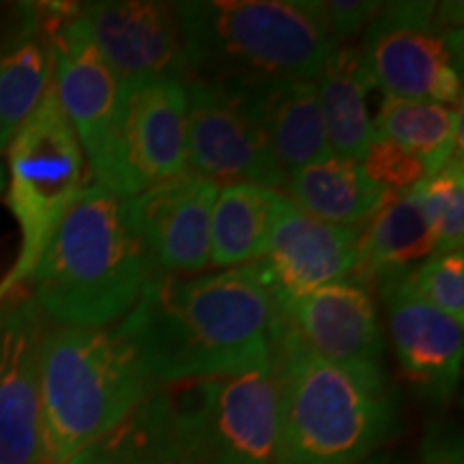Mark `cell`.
<instances>
[{
  "label": "cell",
  "instance_id": "cell-1",
  "mask_svg": "<svg viewBox=\"0 0 464 464\" xmlns=\"http://www.w3.org/2000/svg\"><path fill=\"white\" fill-rule=\"evenodd\" d=\"M276 301L256 260L207 276H153L116 327L158 385L228 374L271 355Z\"/></svg>",
  "mask_w": 464,
  "mask_h": 464
},
{
  "label": "cell",
  "instance_id": "cell-2",
  "mask_svg": "<svg viewBox=\"0 0 464 464\" xmlns=\"http://www.w3.org/2000/svg\"><path fill=\"white\" fill-rule=\"evenodd\" d=\"M271 362L277 381L271 464H359L402 426L400 393L382 365L329 362L277 314Z\"/></svg>",
  "mask_w": 464,
  "mask_h": 464
},
{
  "label": "cell",
  "instance_id": "cell-3",
  "mask_svg": "<svg viewBox=\"0 0 464 464\" xmlns=\"http://www.w3.org/2000/svg\"><path fill=\"white\" fill-rule=\"evenodd\" d=\"M153 277L125 198L86 183L56 226L28 284L44 316L61 327H110Z\"/></svg>",
  "mask_w": 464,
  "mask_h": 464
},
{
  "label": "cell",
  "instance_id": "cell-4",
  "mask_svg": "<svg viewBox=\"0 0 464 464\" xmlns=\"http://www.w3.org/2000/svg\"><path fill=\"white\" fill-rule=\"evenodd\" d=\"M183 37L185 82L254 86L314 80L338 44L307 0L174 3Z\"/></svg>",
  "mask_w": 464,
  "mask_h": 464
},
{
  "label": "cell",
  "instance_id": "cell-5",
  "mask_svg": "<svg viewBox=\"0 0 464 464\" xmlns=\"http://www.w3.org/2000/svg\"><path fill=\"white\" fill-rule=\"evenodd\" d=\"M158 390L119 327L48 329L39 351L42 464H65Z\"/></svg>",
  "mask_w": 464,
  "mask_h": 464
},
{
  "label": "cell",
  "instance_id": "cell-6",
  "mask_svg": "<svg viewBox=\"0 0 464 464\" xmlns=\"http://www.w3.org/2000/svg\"><path fill=\"white\" fill-rule=\"evenodd\" d=\"M7 207L20 226V254L0 282V305L17 295L56 226L84 189V150L56 100L54 84L9 142Z\"/></svg>",
  "mask_w": 464,
  "mask_h": 464
},
{
  "label": "cell",
  "instance_id": "cell-7",
  "mask_svg": "<svg viewBox=\"0 0 464 464\" xmlns=\"http://www.w3.org/2000/svg\"><path fill=\"white\" fill-rule=\"evenodd\" d=\"M359 50L385 97L440 106L462 102L460 5L382 3Z\"/></svg>",
  "mask_w": 464,
  "mask_h": 464
},
{
  "label": "cell",
  "instance_id": "cell-8",
  "mask_svg": "<svg viewBox=\"0 0 464 464\" xmlns=\"http://www.w3.org/2000/svg\"><path fill=\"white\" fill-rule=\"evenodd\" d=\"M198 464H271L277 381L271 355L202 381L174 382Z\"/></svg>",
  "mask_w": 464,
  "mask_h": 464
},
{
  "label": "cell",
  "instance_id": "cell-9",
  "mask_svg": "<svg viewBox=\"0 0 464 464\" xmlns=\"http://www.w3.org/2000/svg\"><path fill=\"white\" fill-rule=\"evenodd\" d=\"M185 112L188 91L183 80H155L119 89V108L108 140L89 166L92 181L121 198H131L188 172Z\"/></svg>",
  "mask_w": 464,
  "mask_h": 464
},
{
  "label": "cell",
  "instance_id": "cell-10",
  "mask_svg": "<svg viewBox=\"0 0 464 464\" xmlns=\"http://www.w3.org/2000/svg\"><path fill=\"white\" fill-rule=\"evenodd\" d=\"M185 91L188 170L213 183L284 189L286 177L271 155L249 89L208 80H188Z\"/></svg>",
  "mask_w": 464,
  "mask_h": 464
},
{
  "label": "cell",
  "instance_id": "cell-11",
  "mask_svg": "<svg viewBox=\"0 0 464 464\" xmlns=\"http://www.w3.org/2000/svg\"><path fill=\"white\" fill-rule=\"evenodd\" d=\"M54 58L56 100L89 166L100 158L119 108V82L92 44L80 3H37Z\"/></svg>",
  "mask_w": 464,
  "mask_h": 464
},
{
  "label": "cell",
  "instance_id": "cell-12",
  "mask_svg": "<svg viewBox=\"0 0 464 464\" xmlns=\"http://www.w3.org/2000/svg\"><path fill=\"white\" fill-rule=\"evenodd\" d=\"M218 191V183L188 170L125 198L153 276L200 274L211 265L208 232Z\"/></svg>",
  "mask_w": 464,
  "mask_h": 464
},
{
  "label": "cell",
  "instance_id": "cell-13",
  "mask_svg": "<svg viewBox=\"0 0 464 464\" xmlns=\"http://www.w3.org/2000/svg\"><path fill=\"white\" fill-rule=\"evenodd\" d=\"M82 20L119 89L155 80L185 82L183 37L174 3L97 0L82 5Z\"/></svg>",
  "mask_w": 464,
  "mask_h": 464
},
{
  "label": "cell",
  "instance_id": "cell-14",
  "mask_svg": "<svg viewBox=\"0 0 464 464\" xmlns=\"http://www.w3.org/2000/svg\"><path fill=\"white\" fill-rule=\"evenodd\" d=\"M387 329L400 372L413 390L432 402H448L462 372V324L415 293L409 274L381 280Z\"/></svg>",
  "mask_w": 464,
  "mask_h": 464
},
{
  "label": "cell",
  "instance_id": "cell-15",
  "mask_svg": "<svg viewBox=\"0 0 464 464\" xmlns=\"http://www.w3.org/2000/svg\"><path fill=\"white\" fill-rule=\"evenodd\" d=\"M359 226L332 224L282 198L265 254L256 263L276 304L351 277L357 265Z\"/></svg>",
  "mask_w": 464,
  "mask_h": 464
},
{
  "label": "cell",
  "instance_id": "cell-16",
  "mask_svg": "<svg viewBox=\"0 0 464 464\" xmlns=\"http://www.w3.org/2000/svg\"><path fill=\"white\" fill-rule=\"evenodd\" d=\"M0 324V464H42L39 351L48 332L33 297L7 299Z\"/></svg>",
  "mask_w": 464,
  "mask_h": 464
},
{
  "label": "cell",
  "instance_id": "cell-17",
  "mask_svg": "<svg viewBox=\"0 0 464 464\" xmlns=\"http://www.w3.org/2000/svg\"><path fill=\"white\" fill-rule=\"evenodd\" d=\"M276 314L310 351L329 362L382 365L385 334L376 301L353 276L276 304Z\"/></svg>",
  "mask_w": 464,
  "mask_h": 464
},
{
  "label": "cell",
  "instance_id": "cell-18",
  "mask_svg": "<svg viewBox=\"0 0 464 464\" xmlns=\"http://www.w3.org/2000/svg\"><path fill=\"white\" fill-rule=\"evenodd\" d=\"M65 464H198L174 387H158Z\"/></svg>",
  "mask_w": 464,
  "mask_h": 464
},
{
  "label": "cell",
  "instance_id": "cell-19",
  "mask_svg": "<svg viewBox=\"0 0 464 464\" xmlns=\"http://www.w3.org/2000/svg\"><path fill=\"white\" fill-rule=\"evenodd\" d=\"M52 75L54 58L39 5H20L0 33V155L42 103Z\"/></svg>",
  "mask_w": 464,
  "mask_h": 464
},
{
  "label": "cell",
  "instance_id": "cell-20",
  "mask_svg": "<svg viewBox=\"0 0 464 464\" xmlns=\"http://www.w3.org/2000/svg\"><path fill=\"white\" fill-rule=\"evenodd\" d=\"M359 228L355 280L365 286L411 274L434 254V237L423 213L420 189L390 191Z\"/></svg>",
  "mask_w": 464,
  "mask_h": 464
},
{
  "label": "cell",
  "instance_id": "cell-21",
  "mask_svg": "<svg viewBox=\"0 0 464 464\" xmlns=\"http://www.w3.org/2000/svg\"><path fill=\"white\" fill-rule=\"evenodd\" d=\"M249 92L284 177L334 155L324 136L314 80L263 84Z\"/></svg>",
  "mask_w": 464,
  "mask_h": 464
},
{
  "label": "cell",
  "instance_id": "cell-22",
  "mask_svg": "<svg viewBox=\"0 0 464 464\" xmlns=\"http://www.w3.org/2000/svg\"><path fill=\"white\" fill-rule=\"evenodd\" d=\"M324 136L334 155L362 164L374 127L368 110L372 89L362 50L338 44L314 78Z\"/></svg>",
  "mask_w": 464,
  "mask_h": 464
},
{
  "label": "cell",
  "instance_id": "cell-23",
  "mask_svg": "<svg viewBox=\"0 0 464 464\" xmlns=\"http://www.w3.org/2000/svg\"><path fill=\"white\" fill-rule=\"evenodd\" d=\"M284 189L286 200L307 216L344 226L363 224L390 194L370 181L357 161L338 155L288 174Z\"/></svg>",
  "mask_w": 464,
  "mask_h": 464
},
{
  "label": "cell",
  "instance_id": "cell-24",
  "mask_svg": "<svg viewBox=\"0 0 464 464\" xmlns=\"http://www.w3.org/2000/svg\"><path fill=\"white\" fill-rule=\"evenodd\" d=\"M280 191L258 185H226L211 211V265L232 269L265 254L274 228Z\"/></svg>",
  "mask_w": 464,
  "mask_h": 464
},
{
  "label": "cell",
  "instance_id": "cell-25",
  "mask_svg": "<svg viewBox=\"0 0 464 464\" xmlns=\"http://www.w3.org/2000/svg\"><path fill=\"white\" fill-rule=\"evenodd\" d=\"M462 116V102L454 108L430 102L385 97L372 121L374 136L400 144L420 155L428 174L440 170L456 150V123Z\"/></svg>",
  "mask_w": 464,
  "mask_h": 464
},
{
  "label": "cell",
  "instance_id": "cell-26",
  "mask_svg": "<svg viewBox=\"0 0 464 464\" xmlns=\"http://www.w3.org/2000/svg\"><path fill=\"white\" fill-rule=\"evenodd\" d=\"M423 213L434 237V252L462 249L464 241V164L450 160L417 185Z\"/></svg>",
  "mask_w": 464,
  "mask_h": 464
},
{
  "label": "cell",
  "instance_id": "cell-27",
  "mask_svg": "<svg viewBox=\"0 0 464 464\" xmlns=\"http://www.w3.org/2000/svg\"><path fill=\"white\" fill-rule=\"evenodd\" d=\"M409 282L423 301L464 323V252H434L409 274Z\"/></svg>",
  "mask_w": 464,
  "mask_h": 464
},
{
  "label": "cell",
  "instance_id": "cell-28",
  "mask_svg": "<svg viewBox=\"0 0 464 464\" xmlns=\"http://www.w3.org/2000/svg\"><path fill=\"white\" fill-rule=\"evenodd\" d=\"M359 166L370 181L385 191H409L430 177L420 155L379 136L368 144Z\"/></svg>",
  "mask_w": 464,
  "mask_h": 464
},
{
  "label": "cell",
  "instance_id": "cell-29",
  "mask_svg": "<svg viewBox=\"0 0 464 464\" xmlns=\"http://www.w3.org/2000/svg\"><path fill=\"white\" fill-rule=\"evenodd\" d=\"M307 7L318 17L324 31L335 44H344L365 31V26L374 20L382 3H368V0H307Z\"/></svg>",
  "mask_w": 464,
  "mask_h": 464
},
{
  "label": "cell",
  "instance_id": "cell-30",
  "mask_svg": "<svg viewBox=\"0 0 464 464\" xmlns=\"http://www.w3.org/2000/svg\"><path fill=\"white\" fill-rule=\"evenodd\" d=\"M420 464H464L460 428L450 420H434L420 445Z\"/></svg>",
  "mask_w": 464,
  "mask_h": 464
},
{
  "label": "cell",
  "instance_id": "cell-31",
  "mask_svg": "<svg viewBox=\"0 0 464 464\" xmlns=\"http://www.w3.org/2000/svg\"><path fill=\"white\" fill-rule=\"evenodd\" d=\"M359 464H409L404 458H400L396 454H385V451H379V454L370 456L368 460L359 462Z\"/></svg>",
  "mask_w": 464,
  "mask_h": 464
},
{
  "label": "cell",
  "instance_id": "cell-32",
  "mask_svg": "<svg viewBox=\"0 0 464 464\" xmlns=\"http://www.w3.org/2000/svg\"><path fill=\"white\" fill-rule=\"evenodd\" d=\"M3 189H5V170H3V164H0V196H3Z\"/></svg>",
  "mask_w": 464,
  "mask_h": 464
},
{
  "label": "cell",
  "instance_id": "cell-33",
  "mask_svg": "<svg viewBox=\"0 0 464 464\" xmlns=\"http://www.w3.org/2000/svg\"><path fill=\"white\" fill-rule=\"evenodd\" d=\"M3 307L5 305H0V324H3Z\"/></svg>",
  "mask_w": 464,
  "mask_h": 464
}]
</instances>
